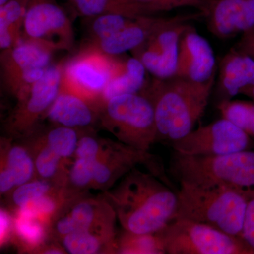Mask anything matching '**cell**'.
Wrapping results in <instances>:
<instances>
[{"mask_svg": "<svg viewBox=\"0 0 254 254\" xmlns=\"http://www.w3.org/2000/svg\"><path fill=\"white\" fill-rule=\"evenodd\" d=\"M63 66V63L50 64L43 76L16 99L17 103L4 124L9 138L23 139L36 129L59 93Z\"/></svg>", "mask_w": 254, "mask_h": 254, "instance_id": "cell-7", "label": "cell"}, {"mask_svg": "<svg viewBox=\"0 0 254 254\" xmlns=\"http://www.w3.org/2000/svg\"><path fill=\"white\" fill-rule=\"evenodd\" d=\"M99 106L98 103L71 91L61 83L58 96L43 118L54 125L86 131L98 122Z\"/></svg>", "mask_w": 254, "mask_h": 254, "instance_id": "cell-16", "label": "cell"}, {"mask_svg": "<svg viewBox=\"0 0 254 254\" xmlns=\"http://www.w3.org/2000/svg\"><path fill=\"white\" fill-rule=\"evenodd\" d=\"M175 219H187L205 224L240 237L250 198L231 190L203 188L180 183Z\"/></svg>", "mask_w": 254, "mask_h": 254, "instance_id": "cell-4", "label": "cell"}, {"mask_svg": "<svg viewBox=\"0 0 254 254\" xmlns=\"http://www.w3.org/2000/svg\"><path fill=\"white\" fill-rule=\"evenodd\" d=\"M117 214L104 195L85 194L70 200L53 220L50 227L52 240L59 242L75 231L116 227Z\"/></svg>", "mask_w": 254, "mask_h": 254, "instance_id": "cell-13", "label": "cell"}, {"mask_svg": "<svg viewBox=\"0 0 254 254\" xmlns=\"http://www.w3.org/2000/svg\"><path fill=\"white\" fill-rule=\"evenodd\" d=\"M170 172L179 183L237 190L254 195V151L217 156H193L174 151Z\"/></svg>", "mask_w": 254, "mask_h": 254, "instance_id": "cell-3", "label": "cell"}, {"mask_svg": "<svg viewBox=\"0 0 254 254\" xmlns=\"http://www.w3.org/2000/svg\"><path fill=\"white\" fill-rule=\"evenodd\" d=\"M28 145L36 168V178L49 180L65 187L69 163L52 149L38 128L30 136L23 138Z\"/></svg>", "mask_w": 254, "mask_h": 254, "instance_id": "cell-21", "label": "cell"}, {"mask_svg": "<svg viewBox=\"0 0 254 254\" xmlns=\"http://www.w3.org/2000/svg\"><path fill=\"white\" fill-rule=\"evenodd\" d=\"M158 234L168 254H252L241 237L187 219H174Z\"/></svg>", "mask_w": 254, "mask_h": 254, "instance_id": "cell-6", "label": "cell"}, {"mask_svg": "<svg viewBox=\"0 0 254 254\" xmlns=\"http://www.w3.org/2000/svg\"><path fill=\"white\" fill-rule=\"evenodd\" d=\"M105 140L100 139L93 133H83L80 131L77 148L73 158L97 160L101 155Z\"/></svg>", "mask_w": 254, "mask_h": 254, "instance_id": "cell-33", "label": "cell"}, {"mask_svg": "<svg viewBox=\"0 0 254 254\" xmlns=\"http://www.w3.org/2000/svg\"><path fill=\"white\" fill-rule=\"evenodd\" d=\"M138 165H145L148 171L160 179L162 177L168 183L161 162L155 155L135 149L120 141L105 140L101 155L95 163L91 189L109 190L115 182Z\"/></svg>", "mask_w": 254, "mask_h": 254, "instance_id": "cell-12", "label": "cell"}, {"mask_svg": "<svg viewBox=\"0 0 254 254\" xmlns=\"http://www.w3.org/2000/svg\"><path fill=\"white\" fill-rule=\"evenodd\" d=\"M59 187H63L49 180L36 178L23 184L10 192L8 196L13 210L22 208L32 200L53 191Z\"/></svg>", "mask_w": 254, "mask_h": 254, "instance_id": "cell-30", "label": "cell"}, {"mask_svg": "<svg viewBox=\"0 0 254 254\" xmlns=\"http://www.w3.org/2000/svg\"><path fill=\"white\" fill-rule=\"evenodd\" d=\"M88 18L91 19L89 28L91 43H95L116 34L133 18L117 14H105Z\"/></svg>", "mask_w": 254, "mask_h": 254, "instance_id": "cell-32", "label": "cell"}, {"mask_svg": "<svg viewBox=\"0 0 254 254\" xmlns=\"http://www.w3.org/2000/svg\"><path fill=\"white\" fill-rule=\"evenodd\" d=\"M117 254H165V246L158 232L136 234L123 230L118 237Z\"/></svg>", "mask_w": 254, "mask_h": 254, "instance_id": "cell-27", "label": "cell"}, {"mask_svg": "<svg viewBox=\"0 0 254 254\" xmlns=\"http://www.w3.org/2000/svg\"><path fill=\"white\" fill-rule=\"evenodd\" d=\"M43 132L48 145L55 153L65 160L73 158L77 148L80 131L69 127L54 125Z\"/></svg>", "mask_w": 254, "mask_h": 254, "instance_id": "cell-29", "label": "cell"}, {"mask_svg": "<svg viewBox=\"0 0 254 254\" xmlns=\"http://www.w3.org/2000/svg\"><path fill=\"white\" fill-rule=\"evenodd\" d=\"M36 178L34 160L28 145L14 138L1 139L0 193L9 194L16 187Z\"/></svg>", "mask_w": 254, "mask_h": 254, "instance_id": "cell-18", "label": "cell"}, {"mask_svg": "<svg viewBox=\"0 0 254 254\" xmlns=\"http://www.w3.org/2000/svg\"><path fill=\"white\" fill-rule=\"evenodd\" d=\"M13 212L11 240L21 250L37 254L43 245L52 240L50 225L20 210H13Z\"/></svg>", "mask_w": 254, "mask_h": 254, "instance_id": "cell-24", "label": "cell"}, {"mask_svg": "<svg viewBox=\"0 0 254 254\" xmlns=\"http://www.w3.org/2000/svg\"><path fill=\"white\" fill-rule=\"evenodd\" d=\"M68 4L73 14L81 17L92 18L105 14L130 18L148 16L129 0H68Z\"/></svg>", "mask_w": 254, "mask_h": 254, "instance_id": "cell-26", "label": "cell"}, {"mask_svg": "<svg viewBox=\"0 0 254 254\" xmlns=\"http://www.w3.org/2000/svg\"><path fill=\"white\" fill-rule=\"evenodd\" d=\"M215 54L209 42L191 25L181 37L175 76L203 83L216 76Z\"/></svg>", "mask_w": 254, "mask_h": 254, "instance_id": "cell-14", "label": "cell"}, {"mask_svg": "<svg viewBox=\"0 0 254 254\" xmlns=\"http://www.w3.org/2000/svg\"><path fill=\"white\" fill-rule=\"evenodd\" d=\"M218 77L222 100L242 95L254 101V61L248 55L232 48L220 61Z\"/></svg>", "mask_w": 254, "mask_h": 254, "instance_id": "cell-17", "label": "cell"}, {"mask_svg": "<svg viewBox=\"0 0 254 254\" xmlns=\"http://www.w3.org/2000/svg\"><path fill=\"white\" fill-rule=\"evenodd\" d=\"M204 18L217 38L243 34L254 28V0H213Z\"/></svg>", "mask_w": 254, "mask_h": 254, "instance_id": "cell-15", "label": "cell"}, {"mask_svg": "<svg viewBox=\"0 0 254 254\" xmlns=\"http://www.w3.org/2000/svg\"><path fill=\"white\" fill-rule=\"evenodd\" d=\"M204 18L202 13L182 14L175 22L159 28L139 47L132 50L147 72L153 78L167 79L175 76L180 39L190 21Z\"/></svg>", "mask_w": 254, "mask_h": 254, "instance_id": "cell-9", "label": "cell"}, {"mask_svg": "<svg viewBox=\"0 0 254 254\" xmlns=\"http://www.w3.org/2000/svg\"><path fill=\"white\" fill-rule=\"evenodd\" d=\"M29 0H9L0 6V48L10 49L21 42V30Z\"/></svg>", "mask_w": 254, "mask_h": 254, "instance_id": "cell-25", "label": "cell"}, {"mask_svg": "<svg viewBox=\"0 0 254 254\" xmlns=\"http://www.w3.org/2000/svg\"><path fill=\"white\" fill-rule=\"evenodd\" d=\"M150 172L132 169L105 198L113 207L123 230L156 233L176 217L177 193Z\"/></svg>", "mask_w": 254, "mask_h": 254, "instance_id": "cell-1", "label": "cell"}, {"mask_svg": "<svg viewBox=\"0 0 254 254\" xmlns=\"http://www.w3.org/2000/svg\"><path fill=\"white\" fill-rule=\"evenodd\" d=\"M215 76L203 83L177 76L147 81L140 93L148 97L154 108L157 141L171 144L194 129L208 106Z\"/></svg>", "mask_w": 254, "mask_h": 254, "instance_id": "cell-2", "label": "cell"}, {"mask_svg": "<svg viewBox=\"0 0 254 254\" xmlns=\"http://www.w3.org/2000/svg\"><path fill=\"white\" fill-rule=\"evenodd\" d=\"M53 52L38 42L21 40L16 46L1 51V76L6 78L29 68H46L51 64Z\"/></svg>", "mask_w": 254, "mask_h": 254, "instance_id": "cell-20", "label": "cell"}, {"mask_svg": "<svg viewBox=\"0 0 254 254\" xmlns=\"http://www.w3.org/2000/svg\"><path fill=\"white\" fill-rule=\"evenodd\" d=\"M98 122L118 141L135 149L149 151L157 141L154 108L142 93L118 95L103 101Z\"/></svg>", "mask_w": 254, "mask_h": 254, "instance_id": "cell-5", "label": "cell"}, {"mask_svg": "<svg viewBox=\"0 0 254 254\" xmlns=\"http://www.w3.org/2000/svg\"><path fill=\"white\" fill-rule=\"evenodd\" d=\"M174 151L193 156H217L254 149V140L225 118L194 128L171 143Z\"/></svg>", "mask_w": 254, "mask_h": 254, "instance_id": "cell-10", "label": "cell"}, {"mask_svg": "<svg viewBox=\"0 0 254 254\" xmlns=\"http://www.w3.org/2000/svg\"><path fill=\"white\" fill-rule=\"evenodd\" d=\"M182 14L173 17L158 18L152 16H142L131 18L130 22L116 34L91 43V46L105 54L117 56L127 51H132L140 46L155 31L164 26L175 22Z\"/></svg>", "mask_w": 254, "mask_h": 254, "instance_id": "cell-19", "label": "cell"}, {"mask_svg": "<svg viewBox=\"0 0 254 254\" xmlns=\"http://www.w3.org/2000/svg\"><path fill=\"white\" fill-rule=\"evenodd\" d=\"M23 29L26 38L54 51L70 50L73 46L71 18L55 0H29Z\"/></svg>", "mask_w": 254, "mask_h": 254, "instance_id": "cell-11", "label": "cell"}, {"mask_svg": "<svg viewBox=\"0 0 254 254\" xmlns=\"http://www.w3.org/2000/svg\"><path fill=\"white\" fill-rule=\"evenodd\" d=\"M218 109L222 118L231 122L254 140L253 100H221Z\"/></svg>", "mask_w": 254, "mask_h": 254, "instance_id": "cell-28", "label": "cell"}, {"mask_svg": "<svg viewBox=\"0 0 254 254\" xmlns=\"http://www.w3.org/2000/svg\"><path fill=\"white\" fill-rule=\"evenodd\" d=\"M235 47L248 55L254 61V28L242 34L240 41Z\"/></svg>", "mask_w": 254, "mask_h": 254, "instance_id": "cell-36", "label": "cell"}, {"mask_svg": "<svg viewBox=\"0 0 254 254\" xmlns=\"http://www.w3.org/2000/svg\"><path fill=\"white\" fill-rule=\"evenodd\" d=\"M240 237L254 254V195L249 200Z\"/></svg>", "mask_w": 254, "mask_h": 254, "instance_id": "cell-34", "label": "cell"}, {"mask_svg": "<svg viewBox=\"0 0 254 254\" xmlns=\"http://www.w3.org/2000/svg\"><path fill=\"white\" fill-rule=\"evenodd\" d=\"M146 72L141 62L134 57L118 60L113 77L102 95L101 103L118 95L141 93L147 83Z\"/></svg>", "mask_w": 254, "mask_h": 254, "instance_id": "cell-23", "label": "cell"}, {"mask_svg": "<svg viewBox=\"0 0 254 254\" xmlns=\"http://www.w3.org/2000/svg\"><path fill=\"white\" fill-rule=\"evenodd\" d=\"M132 4L141 9L145 14L169 11L179 8L191 7L198 10L205 16L213 0H129Z\"/></svg>", "mask_w": 254, "mask_h": 254, "instance_id": "cell-31", "label": "cell"}, {"mask_svg": "<svg viewBox=\"0 0 254 254\" xmlns=\"http://www.w3.org/2000/svg\"><path fill=\"white\" fill-rule=\"evenodd\" d=\"M9 1V0H0V6H2Z\"/></svg>", "mask_w": 254, "mask_h": 254, "instance_id": "cell-37", "label": "cell"}, {"mask_svg": "<svg viewBox=\"0 0 254 254\" xmlns=\"http://www.w3.org/2000/svg\"><path fill=\"white\" fill-rule=\"evenodd\" d=\"M116 227L78 230L65 235L59 242L66 254H117Z\"/></svg>", "mask_w": 254, "mask_h": 254, "instance_id": "cell-22", "label": "cell"}, {"mask_svg": "<svg viewBox=\"0 0 254 254\" xmlns=\"http://www.w3.org/2000/svg\"><path fill=\"white\" fill-rule=\"evenodd\" d=\"M115 57L89 45L64 64L62 84L100 105L118 65V59Z\"/></svg>", "mask_w": 254, "mask_h": 254, "instance_id": "cell-8", "label": "cell"}, {"mask_svg": "<svg viewBox=\"0 0 254 254\" xmlns=\"http://www.w3.org/2000/svg\"><path fill=\"white\" fill-rule=\"evenodd\" d=\"M0 221H1V246L4 245L11 240L13 232V216L9 210L1 208L0 211Z\"/></svg>", "mask_w": 254, "mask_h": 254, "instance_id": "cell-35", "label": "cell"}]
</instances>
